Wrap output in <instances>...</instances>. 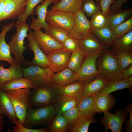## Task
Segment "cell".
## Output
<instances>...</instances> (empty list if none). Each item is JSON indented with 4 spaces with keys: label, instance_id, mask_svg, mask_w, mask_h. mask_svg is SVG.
<instances>
[{
    "label": "cell",
    "instance_id": "obj_1",
    "mask_svg": "<svg viewBox=\"0 0 132 132\" xmlns=\"http://www.w3.org/2000/svg\"><path fill=\"white\" fill-rule=\"evenodd\" d=\"M96 65L98 74L110 82L124 79L118 65L117 55L109 49L102 51L97 59Z\"/></svg>",
    "mask_w": 132,
    "mask_h": 132
},
{
    "label": "cell",
    "instance_id": "obj_2",
    "mask_svg": "<svg viewBox=\"0 0 132 132\" xmlns=\"http://www.w3.org/2000/svg\"><path fill=\"white\" fill-rule=\"evenodd\" d=\"M15 26L16 33L12 36L11 40L8 42L11 53L14 55L13 58L21 65L28 67V61L24 59L23 54L27 46L24 45V40L27 36V31L30 26L26 23L18 21Z\"/></svg>",
    "mask_w": 132,
    "mask_h": 132
},
{
    "label": "cell",
    "instance_id": "obj_3",
    "mask_svg": "<svg viewBox=\"0 0 132 132\" xmlns=\"http://www.w3.org/2000/svg\"><path fill=\"white\" fill-rule=\"evenodd\" d=\"M30 88L17 89L6 91L13 106L19 123L24 126L28 110L32 107Z\"/></svg>",
    "mask_w": 132,
    "mask_h": 132
},
{
    "label": "cell",
    "instance_id": "obj_4",
    "mask_svg": "<svg viewBox=\"0 0 132 132\" xmlns=\"http://www.w3.org/2000/svg\"><path fill=\"white\" fill-rule=\"evenodd\" d=\"M56 114L55 108L52 104L36 109L32 107L28 110L24 126L30 129L37 125L48 126L54 119Z\"/></svg>",
    "mask_w": 132,
    "mask_h": 132
},
{
    "label": "cell",
    "instance_id": "obj_5",
    "mask_svg": "<svg viewBox=\"0 0 132 132\" xmlns=\"http://www.w3.org/2000/svg\"><path fill=\"white\" fill-rule=\"evenodd\" d=\"M32 89L30 93L31 104L39 108L51 104L60 94L58 86L54 83Z\"/></svg>",
    "mask_w": 132,
    "mask_h": 132
},
{
    "label": "cell",
    "instance_id": "obj_6",
    "mask_svg": "<svg viewBox=\"0 0 132 132\" xmlns=\"http://www.w3.org/2000/svg\"><path fill=\"white\" fill-rule=\"evenodd\" d=\"M103 50H98L91 53H84L81 65L76 73L77 81L85 83L90 81L96 77L98 74L96 60Z\"/></svg>",
    "mask_w": 132,
    "mask_h": 132
},
{
    "label": "cell",
    "instance_id": "obj_7",
    "mask_svg": "<svg viewBox=\"0 0 132 132\" xmlns=\"http://www.w3.org/2000/svg\"><path fill=\"white\" fill-rule=\"evenodd\" d=\"M23 76L29 79L38 87L47 86L54 83L53 76L54 72L50 67L44 68L36 65L22 67Z\"/></svg>",
    "mask_w": 132,
    "mask_h": 132
},
{
    "label": "cell",
    "instance_id": "obj_8",
    "mask_svg": "<svg viewBox=\"0 0 132 132\" xmlns=\"http://www.w3.org/2000/svg\"><path fill=\"white\" fill-rule=\"evenodd\" d=\"M74 14L61 10L47 11L46 21L50 27H59L69 31L74 23Z\"/></svg>",
    "mask_w": 132,
    "mask_h": 132
},
{
    "label": "cell",
    "instance_id": "obj_9",
    "mask_svg": "<svg viewBox=\"0 0 132 132\" xmlns=\"http://www.w3.org/2000/svg\"><path fill=\"white\" fill-rule=\"evenodd\" d=\"M104 117L101 119V124L105 128L104 132L111 130L112 132H121L123 124L128 117V111L126 110H119L113 114L109 111L104 112Z\"/></svg>",
    "mask_w": 132,
    "mask_h": 132
},
{
    "label": "cell",
    "instance_id": "obj_10",
    "mask_svg": "<svg viewBox=\"0 0 132 132\" xmlns=\"http://www.w3.org/2000/svg\"><path fill=\"white\" fill-rule=\"evenodd\" d=\"M74 25L69 31V35L80 40L88 35L91 32L90 21L81 10L74 14Z\"/></svg>",
    "mask_w": 132,
    "mask_h": 132
},
{
    "label": "cell",
    "instance_id": "obj_11",
    "mask_svg": "<svg viewBox=\"0 0 132 132\" xmlns=\"http://www.w3.org/2000/svg\"><path fill=\"white\" fill-rule=\"evenodd\" d=\"M72 53L64 49L57 50L46 55L50 67L58 73L67 67Z\"/></svg>",
    "mask_w": 132,
    "mask_h": 132
},
{
    "label": "cell",
    "instance_id": "obj_12",
    "mask_svg": "<svg viewBox=\"0 0 132 132\" xmlns=\"http://www.w3.org/2000/svg\"><path fill=\"white\" fill-rule=\"evenodd\" d=\"M33 33L38 45L46 55L55 50L63 49L62 43L49 34L43 33L41 30L34 31Z\"/></svg>",
    "mask_w": 132,
    "mask_h": 132
},
{
    "label": "cell",
    "instance_id": "obj_13",
    "mask_svg": "<svg viewBox=\"0 0 132 132\" xmlns=\"http://www.w3.org/2000/svg\"><path fill=\"white\" fill-rule=\"evenodd\" d=\"M27 37L28 42L27 47L31 51L33 52L34 54L33 60L28 61V66L32 65H36L45 68L50 67V64L46 55L43 52L38 45L31 31H29Z\"/></svg>",
    "mask_w": 132,
    "mask_h": 132
},
{
    "label": "cell",
    "instance_id": "obj_14",
    "mask_svg": "<svg viewBox=\"0 0 132 132\" xmlns=\"http://www.w3.org/2000/svg\"><path fill=\"white\" fill-rule=\"evenodd\" d=\"M52 3L50 0H45L41 4L36 5L34 11L37 17L36 19H32V22L29 25L30 29L38 31L43 28L45 33L48 34L50 27L46 21V17L48 7Z\"/></svg>",
    "mask_w": 132,
    "mask_h": 132
},
{
    "label": "cell",
    "instance_id": "obj_15",
    "mask_svg": "<svg viewBox=\"0 0 132 132\" xmlns=\"http://www.w3.org/2000/svg\"><path fill=\"white\" fill-rule=\"evenodd\" d=\"M116 99L112 95L99 92L93 96V104L96 113L108 111L115 104Z\"/></svg>",
    "mask_w": 132,
    "mask_h": 132
},
{
    "label": "cell",
    "instance_id": "obj_16",
    "mask_svg": "<svg viewBox=\"0 0 132 132\" xmlns=\"http://www.w3.org/2000/svg\"><path fill=\"white\" fill-rule=\"evenodd\" d=\"M10 65L9 68H5L2 64H0V89L7 81L23 76L22 67L20 63L15 61Z\"/></svg>",
    "mask_w": 132,
    "mask_h": 132
},
{
    "label": "cell",
    "instance_id": "obj_17",
    "mask_svg": "<svg viewBox=\"0 0 132 132\" xmlns=\"http://www.w3.org/2000/svg\"><path fill=\"white\" fill-rule=\"evenodd\" d=\"M15 23L13 22L3 25L0 33V61H5L10 64L15 61L11 55L9 46L5 41V36L7 32L15 26Z\"/></svg>",
    "mask_w": 132,
    "mask_h": 132
},
{
    "label": "cell",
    "instance_id": "obj_18",
    "mask_svg": "<svg viewBox=\"0 0 132 132\" xmlns=\"http://www.w3.org/2000/svg\"><path fill=\"white\" fill-rule=\"evenodd\" d=\"M110 82L106 78L98 74L94 79L84 83L83 95L94 96L99 93Z\"/></svg>",
    "mask_w": 132,
    "mask_h": 132
},
{
    "label": "cell",
    "instance_id": "obj_19",
    "mask_svg": "<svg viewBox=\"0 0 132 132\" xmlns=\"http://www.w3.org/2000/svg\"><path fill=\"white\" fill-rule=\"evenodd\" d=\"M26 7L24 3L16 0H5V7L2 21L14 19L24 12Z\"/></svg>",
    "mask_w": 132,
    "mask_h": 132
},
{
    "label": "cell",
    "instance_id": "obj_20",
    "mask_svg": "<svg viewBox=\"0 0 132 132\" xmlns=\"http://www.w3.org/2000/svg\"><path fill=\"white\" fill-rule=\"evenodd\" d=\"M110 47L116 55L122 53L132 51V30L116 39Z\"/></svg>",
    "mask_w": 132,
    "mask_h": 132
},
{
    "label": "cell",
    "instance_id": "obj_21",
    "mask_svg": "<svg viewBox=\"0 0 132 132\" xmlns=\"http://www.w3.org/2000/svg\"><path fill=\"white\" fill-rule=\"evenodd\" d=\"M0 108L3 114L15 124L18 120L13 106L6 91L1 88L0 89Z\"/></svg>",
    "mask_w": 132,
    "mask_h": 132
},
{
    "label": "cell",
    "instance_id": "obj_22",
    "mask_svg": "<svg viewBox=\"0 0 132 132\" xmlns=\"http://www.w3.org/2000/svg\"><path fill=\"white\" fill-rule=\"evenodd\" d=\"M80 49L84 53H91L99 50L108 49L103 45L91 32L79 40Z\"/></svg>",
    "mask_w": 132,
    "mask_h": 132
},
{
    "label": "cell",
    "instance_id": "obj_23",
    "mask_svg": "<svg viewBox=\"0 0 132 132\" xmlns=\"http://www.w3.org/2000/svg\"><path fill=\"white\" fill-rule=\"evenodd\" d=\"M93 96L83 95L78 98L75 107L81 116L94 117L96 112L93 104Z\"/></svg>",
    "mask_w": 132,
    "mask_h": 132
},
{
    "label": "cell",
    "instance_id": "obj_24",
    "mask_svg": "<svg viewBox=\"0 0 132 132\" xmlns=\"http://www.w3.org/2000/svg\"><path fill=\"white\" fill-rule=\"evenodd\" d=\"M78 99L60 94L51 104L55 108L56 114H62L75 107Z\"/></svg>",
    "mask_w": 132,
    "mask_h": 132
},
{
    "label": "cell",
    "instance_id": "obj_25",
    "mask_svg": "<svg viewBox=\"0 0 132 132\" xmlns=\"http://www.w3.org/2000/svg\"><path fill=\"white\" fill-rule=\"evenodd\" d=\"M132 14V8L121 9L115 12L109 13L107 16L106 26L112 30L126 20Z\"/></svg>",
    "mask_w": 132,
    "mask_h": 132
},
{
    "label": "cell",
    "instance_id": "obj_26",
    "mask_svg": "<svg viewBox=\"0 0 132 132\" xmlns=\"http://www.w3.org/2000/svg\"><path fill=\"white\" fill-rule=\"evenodd\" d=\"M38 86L29 79L24 77L15 78L5 83L1 88L7 91L17 89L30 88H33Z\"/></svg>",
    "mask_w": 132,
    "mask_h": 132
},
{
    "label": "cell",
    "instance_id": "obj_27",
    "mask_svg": "<svg viewBox=\"0 0 132 132\" xmlns=\"http://www.w3.org/2000/svg\"><path fill=\"white\" fill-rule=\"evenodd\" d=\"M84 83L76 81L60 86H58L60 94L79 98L83 95Z\"/></svg>",
    "mask_w": 132,
    "mask_h": 132
},
{
    "label": "cell",
    "instance_id": "obj_28",
    "mask_svg": "<svg viewBox=\"0 0 132 132\" xmlns=\"http://www.w3.org/2000/svg\"><path fill=\"white\" fill-rule=\"evenodd\" d=\"M54 83L60 86L77 81L76 73L67 67L61 71L54 74L53 76Z\"/></svg>",
    "mask_w": 132,
    "mask_h": 132
},
{
    "label": "cell",
    "instance_id": "obj_29",
    "mask_svg": "<svg viewBox=\"0 0 132 132\" xmlns=\"http://www.w3.org/2000/svg\"><path fill=\"white\" fill-rule=\"evenodd\" d=\"M83 0H61L54 5L50 10H61L69 12L74 14L81 10Z\"/></svg>",
    "mask_w": 132,
    "mask_h": 132
},
{
    "label": "cell",
    "instance_id": "obj_30",
    "mask_svg": "<svg viewBox=\"0 0 132 132\" xmlns=\"http://www.w3.org/2000/svg\"><path fill=\"white\" fill-rule=\"evenodd\" d=\"M91 32L101 43L108 49L116 39L112 30L107 26L99 30H91Z\"/></svg>",
    "mask_w": 132,
    "mask_h": 132
},
{
    "label": "cell",
    "instance_id": "obj_31",
    "mask_svg": "<svg viewBox=\"0 0 132 132\" xmlns=\"http://www.w3.org/2000/svg\"><path fill=\"white\" fill-rule=\"evenodd\" d=\"M132 87V76L118 81L110 82L99 92L110 94L114 91L125 88L131 89Z\"/></svg>",
    "mask_w": 132,
    "mask_h": 132
},
{
    "label": "cell",
    "instance_id": "obj_32",
    "mask_svg": "<svg viewBox=\"0 0 132 132\" xmlns=\"http://www.w3.org/2000/svg\"><path fill=\"white\" fill-rule=\"evenodd\" d=\"M96 122L93 117L81 116L69 125L68 132H88L90 124Z\"/></svg>",
    "mask_w": 132,
    "mask_h": 132
},
{
    "label": "cell",
    "instance_id": "obj_33",
    "mask_svg": "<svg viewBox=\"0 0 132 132\" xmlns=\"http://www.w3.org/2000/svg\"><path fill=\"white\" fill-rule=\"evenodd\" d=\"M69 125L62 114H56L47 128L49 132H68Z\"/></svg>",
    "mask_w": 132,
    "mask_h": 132
},
{
    "label": "cell",
    "instance_id": "obj_34",
    "mask_svg": "<svg viewBox=\"0 0 132 132\" xmlns=\"http://www.w3.org/2000/svg\"><path fill=\"white\" fill-rule=\"evenodd\" d=\"M90 21L91 30L100 29L106 26L107 16L103 14L99 10L91 16Z\"/></svg>",
    "mask_w": 132,
    "mask_h": 132
},
{
    "label": "cell",
    "instance_id": "obj_35",
    "mask_svg": "<svg viewBox=\"0 0 132 132\" xmlns=\"http://www.w3.org/2000/svg\"><path fill=\"white\" fill-rule=\"evenodd\" d=\"M84 53L80 49L72 53L67 67L76 73L81 65Z\"/></svg>",
    "mask_w": 132,
    "mask_h": 132
},
{
    "label": "cell",
    "instance_id": "obj_36",
    "mask_svg": "<svg viewBox=\"0 0 132 132\" xmlns=\"http://www.w3.org/2000/svg\"><path fill=\"white\" fill-rule=\"evenodd\" d=\"M44 0H27L23 3L26 7L25 11L24 13L18 16L17 18L18 21L26 23L27 17L29 15H33L35 7L39 3H42Z\"/></svg>",
    "mask_w": 132,
    "mask_h": 132
},
{
    "label": "cell",
    "instance_id": "obj_37",
    "mask_svg": "<svg viewBox=\"0 0 132 132\" xmlns=\"http://www.w3.org/2000/svg\"><path fill=\"white\" fill-rule=\"evenodd\" d=\"M48 34L62 44L69 34V31L60 27H50Z\"/></svg>",
    "mask_w": 132,
    "mask_h": 132
},
{
    "label": "cell",
    "instance_id": "obj_38",
    "mask_svg": "<svg viewBox=\"0 0 132 132\" xmlns=\"http://www.w3.org/2000/svg\"><path fill=\"white\" fill-rule=\"evenodd\" d=\"M116 39L119 38L132 30V17L118 25L112 30Z\"/></svg>",
    "mask_w": 132,
    "mask_h": 132
},
{
    "label": "cell",
    "instance_id": "obj_39",
    "mask_svg": "<svg viewBox=\"0 0 132 132\" xmlns=\"http://www.w3.org/2000/svg\"><path fill=\"white\" fill-rule=\"evenodd\" d=\"M118 65L121 71L132 64V51L122 53L117 55Z\"/></svg>",
    "mask_w": 132,
    "mask_h": 132
},
{
    "label": "cell",
    "instance_id": "obj_40",
    "mask_svg": "<svg viewBox=\"0 0 132 132\" xmlns=\"http://www.w3.org/2000/svg\"><path fill=\"white\" fill-rule=\"evenodd\" d=\"M81 10L88 16H91L99 11L101 10L100 6L96 4L94 0H83Z\"/></svg>",
    "mask_w": 132,
    "mask_h": 132
},
{
    "label": "cell",
    "instance_id": "obj_41",
    "mask_svg": "<svg viewBox=\"0 0 132 132\" xmlns=\"http://www.w3.org/2000/svg\"><path fill=\"white\" fill-rule=\"evenodd\" d=\"M62 44L63 49L72 53L80 49L79 40L69 34Z\"/></svg>",
    "mask_w": 132,
    "mask_h": 132
},
{
    "label": "cell",
    "instance_id": "obj_42",
    "mask_svg": "<svg viewBox=\"0 0 132 132\" xmlns=\"http://www.w3.org/2000/svg\"><path fill=\"white\" fill-rule=\"evenodd\" d=\"M62 114L67 121L69 126L81 116L75 107L64 112Z\"/></svg>",
    "mask_w": 132,
    "mask_h": 132
},
{
    "label": "cell",
    "instance_id": "obj_43",
    "mask_svg": "<svg viewBox=\"0 0 132 132\" xmlns=\"http://www.w3.org/2000/svg\"><path fill=\"white\" fill-rule=\"evenodd\" d=\"M13 128V132H48L47 128H43L40 129H32L26 128L20 124L18 121Z\"/></svg>",
    "mask_w": 132,
    "mask_h": 132
},
{
    "label": "cell",
    "instance_id": "obj_44",
    "mask_svg": "<svg viewBox=\"0 0 132 132\" xmlns=\"http://www.w3.org/2000/svg\"><path fill=\"white\" fill-rule=\"evenodd\" d=\"M115 1V0H100L99 5L103 14L107 16L109 13L110 6Z\"/></svg>",
    "mask_w": 132,
    "mask_h": 132
},
{
    "label": "cell",
    "instance_id": "obj_45",
    "mask_svg": "<svg viewBox=\"0 0 132 132\" xmlns=\"http://www.w3.org/2000/svg\"><path fill=\"white\" fill-rule=\"evenodd\" d=\"M125 110L129 112V118L128 120L125 121V127L127 132H132V104H128L125 107Z\"/></svg>",
    "mask_w": 132,
    "mask_h": 132
},
{
    "label": "cell",
    "instance_id": "obj_46",
    "mask_svg": "<svg viewBox=\"0 0 132 132\" xmlns=\"http://www.w3.org/2000/svg\"><path fill=\"white\" fill-rule=\"evenodd\" d=\"M128 0H117L115 1L110 6L109 13H111L121 9L122 6Z\"/></svg>",
    "mask_w": 132,
    "mask_h": 132
},
{
    "label": "cell",
    "instance_id": "obj_47",
    "mask_svg": "<svg viewBox=\"0 0 132 132\" xmlns=\"http://www.w3.org/2000/svg\"><path fill=\"white\" fill-rule=\"evenodd\" d=\"M121 72L124 79L130 77L132 76V64Z\"/></svg>",
    "mask_w": 132,
    "mask_h": 132
},
{
    "label": "cell",
    "instance_id": "obj_48",
    "mask_svg": "<svg viewBox=\"0 0 132 132\" xmlns=\"http://www.w3.org/2000/svg\"><path fill=\"white\" fill-rule=\"evenodd\" d=\"M5 7V0H0V22L2 21Z\"/></svg>",
    "mask_w": 132,
    "mask_h": 132
},
{
    "label": "cell",
    "instance_id": "obj_49",
    "mask_svg": "<svg viewBox=\"0 0 132 132\" xmlns=\"http://www.w3.org/2000/svg\"><path fill=\"white\" fill-rule=\"evenodd\" d=\"M4 119L2 114L0 113V132L4 129Z\"/></svg>",
    "mask_w": 132,
    "mask_h": 132
},
{
    "label": "cell",
    "instance_id": "obj_50",
    "mask_svg": "<svg viewBox=\"0 0 132 132\" xmlns=\"http://www.w3.org/2000/svg\"><path fill=\"white\" fill-rule=\"evenodd\" d=\"M52 2L54 3V5L58 3L61 0H50Z\"/></svg>",
    "mask_w": 132,
    "mask_h": 132
},
{
    "label": "cell",
    "instance_id": "obj_51",
    "mask_svg": "<svg viewBox=\"0 0 132 132\" xmlns=\"http://www.w3.org/2000/svg\"><path fill=\"white\" fill-rule=\"evenodd\" d=\"M100 0H95V3L98 6H99V3Z\"/></svg>",
    "mask_w": 132,
    "mask_h": 132
},
{
    "label": "cell",
    "instance_id": "obj_52",
    "mask_svg": "<svg viewBox=\"0 0 132 132\" xmlns=\"http://www.w3.org/2000/svg\"><path fill=\"white\" fill-rule=\"evenodd\" d=\"M22 3H24L27 0H16Z\"/></svg>",
    "mask_w": 132,
    "mask_h": 132
},
{
    "label": "cell",
    "instance_id": "obj_53",
    "mask_svg": "<svg viewBox=\"0 0 132 132\" xmlns=\"http://www.w3.org/2000/svg\"><path fill=\"white\" fill-rule=\"evenodd\" d=\"M0 113H1L3 114V112L1 110V109L0 108Z\"/></svg>",
    "mask_w": 132,
    "mask_h": 132
}]
</instances>
